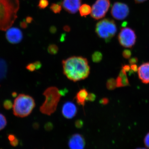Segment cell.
Listing matches in <instances>:
<instances>
[{"instance_id":"obj_1","label":"cell","mask_w":149,"mask_h":149,"mask_svg":"<svg viewBox=\"0 0 149 149\" xmlns=\"http://www.w3.org/2000/svg\"><path fill=\"white\" fill-rule=\"evenodd\" d=\"M63 74L68 79L74 82L84 80L90 74L88 59L82 56H73L62 62Z\"/></svg>"},{"instance_id":"obj_2","label":"cell","mask_w":149,"mask_h":149,"mask_svg":"<svg viewBox=\"0 0 149 149\" xmlns=\"http://www.w3.org/2000/svg\"><path fill=\"white\" fill-rule=\"evenodd\" d=\"M19 7L18 0H0V30L6 31L12 26Z\"/></svg>"},{"instance_id":"obj_3","label":"cell","mask_w":149,"mask_h":149,"mask_svg":"<svg viewBox=\"0 0 149 149\" xmlns=\"http://www.w3.org/2000/svg\"><path fill=\"white\" fill-rule=\"evenodd\" d=\"M43 95L45 97V100L40 107V111L43 114L50 116L56 111L61 95L57 88L51 87L46 89Z\"/></svg>"},{"instance_id":"obj_4","label":"cell","mask_w":149,"mask_h":149,"mask_svg":"<svg viewBox=\"0 0 149 149\" xmlns=\"http://www.w3.org/2000/svg\"><path fill=\"white\" fill-rule=\"evenodd\" d=\"M35 106V100L32 97L20 94L14 102V114L19 117H26L31 113Z\"/></svg>"},{"instance_id":"obj_5","label":"cell","mask_w":149,"mask_h":149,"mask_svg":"<svg viewBox=\"0 0 149 149\" xmlns=\"http://www.w3.org/2000/svg\"><path fill=\"white\" fill-rule=\"evenodd\" d=\"M117 27L113 20L105 19L97 23L96 32L99 37L109 42L117 32Z\"/></svg>"},{"instance_id":"obj_6","label":"cell","mask_w":149,"mask_h":149,"mask_svg":"<svg viewBox=\"0 0 149 149\" xmlns=\"http://www.w3.org/2000/svg\"><path fill=\"white\" fill-rule=\"evenodd\" d=\"M120 45L125 48H131L135 45L136 35L135 31L130 27H123L118 36Z\"/></svg>"},{"instance_id":"obj_7","label":"cell","mask_w":149,"mask_h":149,"mask_svg":"<svg viewBox=\"0 0 149 149\" xmlns=\"http://www.w3.org/2000/svg\"><path fill=\"white\" fill-rule=\"evenodd\" d=\"M110 5L109 0H97L92 7L91 16L95 19L103 18L108 11Z\"/></svg>"},{"instance_id":"obj_8","label":"cell","mask_w":149,"mask_h":149,"mask_svg":"<svg viewBox=\"0 0 149 149\" xmlns=\"http://www.w3.org/2000/svg\"><path fill=\"white\" fill-rule=\"evenodd\" d=\"M111 14L117 20H123L127 17L129 13V8L127 5L124 3L116 2L111 9Z\"/></svg>"},{"instance_id":"obj_9","label":"cell","mask_w":149,"mask_h":149,"mask_svg":"<svg viewBox=\"0 0 149 149\" xmlns=\"http://www.w3.org/2000/svg\"><path fill=\"white\" fill-rule=\"evenodd\" d=\"M6 38L10 43L17 44L20 42L23 38L21 30L16 27H12L8 29L6 33Z\"/></svg>"},{"instance_id":"obj_10","label":"cell","mask_w":149,"mask_h":149,"mask_svg":"<svg viewBox=\"0 0 149 149\" xmlns=\"http://www.w3.org/2000/svg\"><path fill=\"white\" fill-rule=\"evenodd\" d=\"M68 144L70 149H84L85 146V139L81 134H74L70 138Z\"/></svg>"},{"instance_id":"obj_11","label":"cell","mask_w":149,"mask_h":149,"mask_svg":"<svg viewBox=\"0 0 149 149\" xmlns=\"http://www.w3.org/2000/svg\"><path fill=\"white\" fill-rule=\"evenodd\" d=\"M77 109L76 105L71 102L65 103L62 107L63 116L67 119H72L76 116Z\"/></svg>"},{"instance_id":"obj_12","label":"cell","mask_w":149,"mask_h":149,"mask_svg":"<svg viewBox=\"0 0 149 149\" xmlns=\"http://www.w3.org/2000/svg\"><path fill=\"white\" fill-rule=\"evenodd\" d=\"M81 0H64L62 3L63 8L70 13L77 12L81 5Z\"/></svg>"},{"instance_id":"obj_13","label":"cell","mask_w":149,"mask_h":149,"mask_svg":"<svg viewBox=\"0 0 149 149\" xmlns=\"http://www.w3.org/2000/svg\"><path fill=\"white\" fill-rule=\"evenodd\" d=\"M138 75L144 84L149 83V62L144 63L138 68Z\"/></svg>"},{"instance_id":"obj_14","label":"cell","mask_w":149,"mask_h":149,"mask_svg":"<svg viewBox=\"0 0 149 149\" xmlns=\"http://www.w3.org/2000/svg\"><path fill=\"white\" fill-rule=\"evenodd\" d=\"M116 86L118 88L125 87L130 85L128 77L126 75V72L121 69L119 75L116 79Z\"/></svg>"},{"instance_id":"obj_15","label":"cell","mask_w":149,"mask_h":149,"mask_svg":"<svg viewBox=\"0 0 149 149\" xmlns=\"http://www.w3.org/2000/svg\"><path fill=\"white\" fill-rule=\"evenodd\" d=\"M88 94V91L85 89H81L77 92L75 98L76 102L79 105L83 107L85 106Z\"/></svg>"},{"instance_id":"obj_16","label":"cell","mask_w":149,"mask_h":149,"mask_svg":"<svg viewBox=\"0 0 149 149\" xmlns=\"http://www.w3.org/2000/svg\"><path fill=\"white\" fill-rule=\"evenodd\" d=\"M92 9L91 7L88 4H84L80 6L79 8V11L80 15L82 17H85L91 13Z\"/></svg>"},{"instance_id":"obj_17","label":"cell","mask_w":149,"mask_h":149,"mask_svg":"<svg viewBox=\"0 0 149 149\" xmlns=\"http://www.w3.org/2000/svg\"><path fill=\"white\" fill-rule=\"evenodd\" d=\"M106 87L107 89L109 91L114 90L117 87L116 80L113 78L108 79L107 82Z\"/></svg>"},{"instance_id":"obj_18","label":"cell","mask_w":149,"mask_h":149,"mask_svg":"<svg viewBox=\"0 0 149 149\" xmlns=\"http://www.w3.org/2000/svg\"><path fill=\"white\" fill-rule=\"evenodd\" d=\"M103 58V55L100 52L97 51L92 54V59L93 62L98 63L101 61Z\"/></svg>"},{"instance_id":"obj_19","label":"cell","mask_w":149,"mask_h":149,"mask_svg":"<svg viewBox=\"0 0 149 149\" xmlns=\"http://www.w3.org/2000/svg\"><path fill=\"white\" fill-rule=\"evenodd\" d=\"M47 50L49 54L55 55L58 52V48L56 45L52 44L48 47Z\"/></svg>"},{"instance_id":"obj_20","label":"cell","mask_w":149,"mask_h":149,"mask_svg":"<svg viewBox=\"0 0 149 149\" xmlns=\"http://www.w3.org/2000/svg\"><path fill=\"white\" fill-rule=\"evenodd\" d=\"M50 9L54 13H59L61 11V6L59 3H53L51 6Z\"/></svg>"},{"instance_id":"obj_21","label":"cell","mask_w":149,"mask_h":149,"mask_svg":"<svg viewBox=\"0 0 149 149\" xmlns=\"http://www.w3.org/2000/svg\"><path fill=\"white\" fill-rule=\"evenodd\" d=\"M7 124L6 119L4 116L0 113V130L6 127Z\"/></svg>"},{"instance_id":"obj_22","label":"cell","mask_w":149,"mask_h":149,"mask_svg":"<svg viewBox=\"0 0 149 149\" xmlns=\"http://www.w3.org/2000/svg\"><path fill=\"white\" fill-rule=\"evenodd\" d=\"M49 5V2L47 0H40L38 6L40 8L44 9L47 7Z\"/></svg>"},{"instance_id":"obj_23","label":"cell","mask_w":149,"mask_h":149,"mask_svg":"<svg viewBox=\"0 0 149 149\" xmlns=\"http://www.w3.org/2000/svg\"><path fill=\"white\" fill-rule=\"evenodd\" d=\"M123 57L125 59H129L132 55V52L129 49H125L122 53Z\"/></svg>"},{"instance_id":"obj_24","label":"cell","mask_w":149,"mask_h":149,"mask_svg":"<svg viewBox=\"0 0 149 149\" xmlns=\"http://www.w3.org/2000/svg\"><path fill=\"white\" fill-rule=\"evenodd\" d=\"M3 106L6 109H10L12 107L13 104L12 102L10 100H6L3 103Z\"/></svg>"},{"instance_id":"obj_25","label":"cell","mask_w":149,"mask_h":149,"mask_svg":"<svg viewBox=\"0 0 149 149\" xmlns=\"http://www.w3.org/2000/svg\"><path fill=\"white\" fill-rule=\"evenodd\" d=\"M96 95L95 94L93 93H88L87 99H86V101L94 102L96 100Z\"/></svg>"},{"instance_id":"obj_26","label":"cell","mask_w":149,"mask_h":149,"mask_svg":"<svg viewBox=\"0 0 149 149\" xmlns=\"http://www.w3.org/2000/svg\"><path fill=\"white\" fill-rule=\"evenodd\" d=\"M83 120L81 119H78L76 120L74 123V125L75 127L77 128H82L83 126Z\"/></svg>"},{"instance_id":"obj_27","label":"cell","mask_w":149,"mask_h":149,"mask_svg":"<svg viewBox=\"0 0 149 149\" xmlns=\"http://www.w3.org/2000/svg\"><path fill=\"white\" fill-rule=\"evenodd\" d=\"M26 68L31 72H33V71H35V70H36L34 63H29V64L27 65V66H26Z\"/></svg>"},{"instance_id":"obj_28","label":"cell","mask_w":149,"mask_h":149,"mask_svg":"<svg viewBox=\"0 0 149 149\" xmlns=\"http://www.w3.org/2000/svg\"><path fill=\"white\" fill-rule=\"evenodd\" d=\"M131 70L130 71V73H133V72H137L138 70V66L136 64H132L130 65Z\"/></svg>"},{"instance_id":"obj_29","label":"cell","mask_w":149,"mask_h":149,"mask_svg":"<svg viewBox=\"0 0 149 149\" xmlns=\"http://www.w3.org/2000/svg\"><path fill=\"white\" fill-rule=\"evenodd\" d=\"M144 143L147 148H149V132L145 136L144 140Z\"/></svg>"},{"instance_id":"obj_30","label":"cell","mask_w":149,"mask_h":149,"mask_svg":"<svg viewBox=\"0 0 149 149\" xmlns=\"http://www.w3.org/2000/svg\"><path fill=\"white\" fill-rule=\"evenodd\" d=\"M45 129L49 131L53 129V125L52 123L51 122L47 123L45 125Z\"/></svg>"},{"instance_id":"obj_31","label":"cell","mask_w":149,"mask_h":149,"mask_svg":"<svg viewBox=\"0 0 149 149\" xmlns=\"http://www.w3.org/2000/svg\"><path fill=\"white\" fill-rule=\"evenodd\" d=\"M109 100L107 98H103L101 100H100V103L104 105H105L107 104H108L109 102Z\"/></svg>"},{"instance_id":"obj_32","label":"cell","mask_w":149,"mask_h":149,"mask_svg":"<svg viewBox=\"0 0 149 149\" xmlns=\"http://www.w3.org/2000/svg\"><path fill=\"white\" fill-rule=\"evenodd\" d=\"M10 141V145L13 146L15 147L18 145L19 143L18 140H17L16 137L14 139H13V140Z\"/></svg>"},{"instance_id":"obj_33","label":"cell","mask_w":149,"mask_h":149,"mask_svg":"<svg viewBox=\"0 0 149 149\" xmlns=\"http://www.w3.org/2000/svg\"><path fill=\"white\" fill-rule=\"evenodd\" d=\"M138 58L137 57H133L129 60V63L130 64H136L138 62Z\"/></svg>"},{"instance_id":"obj_34","label":"cell","mask_w":149,"mask_h":149,"mask_svg":"<svg viewBox=\"0 0 149 149\" xmlns=\"http://www.w3.org/2000/svg\"><path fill=\"white\" fill-rule=\"evenodd\" d=\"M122 69H123L125 72H130V66L129 65H123L122 67Z\"/></svg>"},{"instance_id":"obj_35","label":"cell","mask_w":149,"mask_h":149,"mask_svg":"<svg viewBox=\"0 0 149 149\" xmlns=\"http://www.w3.org/2000/svg\"><path fill=\"white\" fill-rule=\"evenodd\" d=\"M35 64V68L36 70H39L41 68L42 66V63L40 61H35V62L33 63Z\"/></svg>"},{"instance_id":"obj_36","label":"cell","mask_w":149,"mask_h":149,"mask_svg":"<svg viewBox=\"0 0 149 149\" xmlns=\"http://www.w3.org/2000/svg\"><path fill=\"white\" fill-rule=\"evenodd\" d=\"M59 92L61 96H62L65 95L66 93L68 92V90H67L66 89H63V90H59Z\"/></svg>"},{"instance_id":"obj_37","label":"cell","mask_w":149,"mask_h":149,"mask_svg":"<svg viewBox=\"0 0 149 149\" xmlns=\"http://www.w3.org/2000/svg\"><path fill=\"white\" fill-rule=\"evenodd\" d=\"M50 31L51 33H55L56 31V28L54 26H52L51 27L50 29Z\"/></svg>"},{"instance_id":"obj_38","label":"cell","mask_w":149,"mask_h":149,"mask_svg":"<svg viewBox=\"0 0 149 149\" xmlns=\"http://www.w3.org/2000/svg\"><path fill=\"white\" fill-rule=\"evenodd\" d=\"M21 27L23 28H26L27 27V22H23L21 23Z\"/></svg>"},{"instance_id":"obj_39","label":"cell","mask_w":149,"mask_h":149,"mask_svg":"<svg viewBox=\"0 0 149 149\" xmlns=\"http://www.w3.org/2000/svg\"><path fill=\"white\" fill-rule=\"evenodd\" d=\"M146 1H147V0H134L135 3H141L144 2Z\"/></svg>"},{"instance_id":"obj_40","label":"cell","mask_w":149,"mask_h":149,"mask_svg":"<svg viewBox=\"0 0 149 149\" xmlns=\"http://www.w3.org/2000/svg\"><path fill=\"white\" fill-rule=\"evenodd\" d=\"M32 18L31 17H27L26 18V22L27 23H29L32 22Z\"/></svg>"},{"instance_id":"obj_41","label":"cell","mask_w":149,"mask_h":149,"mask_svg":"<svg viewBox=\"0 0 149 149\" xmlns=\"http://www.w3.org/2000/svg\"><path fill=\"white\" fill-rule=\"evenodd\" d=\"M63 29H64L65 31H66V32H69L70 30V27L69 26H65Z\"/></svg>"},{"instance_id":"obj_42","label":"cell","mask_w":149,"mask_h":149,"mask_svg":"<svg viewBox=\"0 0 149 149\" xmlns=\"http://www.w3.org/2000/svg\"><path fill=\"white\" fill-rule=\"evenodd\" d=\"M13 96H15L17 95V94L16 93H13Z\"/></svg>"},{"instance_id":"obj_43","label":"cell","mask_w":149,"mask_h":149,"mask_svg":"<svg viewBox=\"0 0 149 149\" xmlns=\"http://www.w3.org/2000/svg\"><path fill=\"white\" fill-rule=\"evenodd\" d=\"M136 149H147L144 148H137Z\"/></svg>"}]
</instances>
